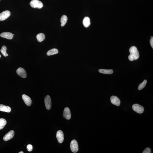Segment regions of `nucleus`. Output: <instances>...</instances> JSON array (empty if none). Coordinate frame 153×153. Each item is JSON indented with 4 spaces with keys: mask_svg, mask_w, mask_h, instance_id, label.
Segmentation results:
<instances>
[{
    "mask_svg": "<svg viewBox=\"0 0 153 153\" xmlns=\"http://www.w3.org/2000/svg\"><path fill=\"white\" fill-rule=\"evenodd\" d=\"M130 54L128 56V59L131 61L137 60L139 56V52L137 48L135 46L131 47L129 49Z\"/></svg>",
    "mask_w": 153,
    "mask_h": 153,
    "instance_id": "1",
    "label": "nucleus"
},
{
    "mask_svg": "<svg viewBox=\"0 0 153 153\" xmlns=\"http://www.w3.org/2000/svg\"><path fill=\"white\" fill-rule=\"evenodd\" d=\"M30 5L32 7L38 9H41L43 6V3L38 0H32L30 1Z\"/></svg>",
    "mask_w": 153,
    "mask_h": 153,
    "instance_id": "2",
    "label": "nucleus"
},
{
    "mask_svg": "<svg viewBox=\"0 0 153 153\" xmlns=\"http://www.w3.org/2000/svg\"><path fill=\"white\" fill-rule=\"evenodd\" d=\"M71 150L74 153H76L79 150L78 145L76 140L74 139L71 141L70 144Z\"/></svg>",
    "mask_w": 153,
    "mask_h": 153,
    "instance_id": "3",
    "label": "nucleus"
},
{
    "mask_svg": "<svg viewBox=\"0 0 153 153\" xmlns=\"http://www.w3.org/2000/svg\"><path fill=\"white\" fill-rule=\"evenodd\" d=\"M132 108L134 111L138 113H142L144 111V107L139 104H134L133 105Z\"/></svg>",
    "mask_w": 153,
    "mask_h": 153,
    "instance_id": "4",
    "label": "nucleus"
},
{
    "mask_svg": "<svg viewBox=\"0 0 153 153\" xmlns=\"http://www.w3.org/2000/svg\"><path fill=\"white\" fill-rule=\"evenodd\" d=\"M11 15V12L9 11H3L0 14V21H2L6 20Z\"/></svg>",
    "mask_w": 153,
    "mask_h": 153,
    "instance_id": "5",
    "label": "nucleus"
},
{
    "mask_svg": "<svg viewBox=\"0 0 153 153\" xmlns=\"http://www.w3.org/2000/svg\"><path fill=\"white\" fill-rule=\"evenodd\" d=\"M45 103L47 110H49L51 107V101L49 96L47 95L45 98Z\"/></svg>",
    "mask_w": 153,
    "mask_h": 153,
    "instance_id": "6",
    "label": "nucleus"
},
{
    "mask_svg": "<svg viewBox=\"0 0 153 153\" xmlns=\"http://www.w3.org/2000/svg\"><path fill=\"white\" fill-rule=\"evenodd\" d=\"M56 137L58 143L61 144L63 142L64 140V135L62 131L61 130L58 131L56 133Z\"/></svg>",
    "mask_w": 153,
    "mask_h": 153,
    "instance_id": "7",
    "label": "nucleus"
},
{
    "mask_svg": "<svg viewBox=\"0 0 153 153\" xmlns=\"http://www.w3.org/2000/svg\"><path fill=\"white\" fill-rule=\"evenodd\" d=\"M14 132L13 130L9 131L6 133L3 137V139L5 141H7L12 139L14 136Z\"/></svg>",
    "mask_w": 153,
    "mask_h": 153,
    "instance_id": "8",
    "label": "nucleus"
},
{
    "mask_svg": "<svg viewBox=\"0 0 153 153\" xmlns=\"http://www.w3.org/2000/svg\"><path fill=\"white\" fill-rule=\"evenodd\" d=\"M63 117L67 120H69L71 118V113L70 109L68 107L64 109L63 114Z\"/></svg>",
    "mask_w": 153,
    "mask_h": 153,
    "instance_id": "9",
    "label": "nucleus"
},
{
    "mask_svg": "<svg viewBox=\"0 0 153 153\" xmlns=\"http://www.w3.org/2000/svg\"><path fill=\"white\" fill-rule=\"evenodd\" d=\"M111 103L115 105L119 106L120 104V99L118 97L115 96H112L111 97Z\"/></svg>",
    "mask_w": 153,
    "mask_h": 153,
    "instance_id": "10",
    "label": "nucleus"
},
{
    "mask_svg": "<svg viewBox=\"0 0 153 153\" xmlns=\"http://www.w3.org/2000/svg\"><path fill=\"white\" fill-rule=\"evenodd\" d=\"M17 74L21 77L23 78L27 77V73L25 70L23 68H19L17 70Z\"/></svg>",
    "mask_w": 153,
    "mask_h": 153,
    "instance_id": "11",
    "label": "nucleus"
},
{
    "mask_svg": "<svg viewBox=\"0 0 153 153\" xmlns=\"http://www.w3.org/2000/svg\"><path fill=\"white\" fill-rule=\"evenodd\" d=\"M22 98L26 105L28 106H30L31 105L32 101L30 97L25 94H23Z\"/></svg>",
    "mask_w": 153,
    "mask_h": 153,
    "instance_id": "12",
    "label": "nucleus"
},
{
    "mask_svg": "<svg viewBox=\"0 0 153 153\" xmlns=\"http://www.w3.org/2000/svg\"><path fill=\"white\" fill-rule=\"evenodd\" d=\"M0 36L1 37L6 38L9 40H11L14 37L12 33L9 32H4L1 33Z\"/></svg>",
    "mask_w": 153,
    "mask_h": 153,
    "instance_id": "13",
    "label": "nucleus"
},
{
    "mask_svg": "<svg viewBox=\"0 0 153 153\" xmlns=\"http://www.w3.org/2000/svg\"><path fill=\"white\" fill-rule=\"evenodd\" d=\"M11 111L10 107L3 104H0V111L9 113Z\"/></svg>",
    "mask_w": 153,
    "mask_h": 153,
    "instance_id": "14",
    "label": "nucleus"
},
{
    "mask_svg": "<svg viewBox=\"0 0 153 153\" xmlns=\"http://www.w3.org/2000/svg\"><path fill=\"white\" fill-rule=\"evenodd\" d=\"M84 26L86 28L88 27L90 24V18L89 17H86L84 18L83 21Z\"/></svg>",
    "mask_w": 153,
    "mask_h": 153,
    "instance_id": "15",
    "label": "nucleus"
},
{
    "mask_svg": "<svg viewBox=\"0 0 153 153\" xmlns=\"http://www.w3.org/2000/svg\"><path fill=\"white\" fill-rule=\"evenodd\" d=\"M99 72L102 74H111L113 73V71L112 70L100 69L99 70Z\"/></svg>",
    "mask_w": 153,
    "mask_h": 153,
    "instance_id": "16",
    "label": "nucleus"
},
{
    "mask_svg": "<svg viewBox=\"0 0 153 153\" xmlns=\"http://www.w3.org/2000/svg\"><path fill=\"white\" fill-rule=\"evenodd\" d=\"M58 52V51L56 49H50L48 52L47 55L48 56H49L50 55L57 54Z\"/></svg>",
    "mask_w": 153,
    "mask_h": 153,
    "instance_id": "17",
    "label": "nucleus"
},
{
    "mask_svg": "<svg viewBox=\"0 0 153 153\" xmlns=\"http://www.w3.org/2000/svg\"><path fill=\"white\" fill-rule=\"evenodd\" d=\"M36 38L38 42H41L45 40V35L44 34L42 33L39 34L36 36Z\"/></svg>",
    "mask_w": 153,
    "mask_h": 153,
    "instance_id": "18",
    "label": "nucleus"
},
{
    "mask_svg": "<svg viewBox=\"0 0 153 153\" xmlns=\"http://www.w3.org/2000/svg\"><path fill=\"white\" fill-rule=\"evenodd\" d=\"M67 20L68 18L66 15H63L62 16L61 19V26L62 27L64 26L65 25L67 22Z\"/></svg>",
    "mask_w": 153,
    "mask_h": 153,
    "instance_id": "19",
    "label": "nucleus"
},
{
    "mask_svg": "<svg viewBox=\"0 0 153 153\" xmlns=\"http://www.w3.org/2000/svg\"><path fill=\"white\" fill-rule=\"evenodd\" d=\"M6 123L7 121L5 119L3 118H0V130L4 128Z\"/></svg>",
    "mask_w": 153,
    "mask_h": 153,
    "instance_id": "20",
    "label": "nucleus"
},
{
    "mask_svg": "<svg viewBox=\"0 0 153 153\" xmlns=\"http://www.w3.org/2000/svg\"><path fill=\"white\" fill-rule=\"evenodd\" d=\"M6 50H7V48L5 46H3L0 50L1 52L5 57L7 56L8 55L6 53Z\"/></svg>",
    "mask_w": 153,
    "mask_h": 153,
    "instance_id": "21",
    "label": "nucleus"
},
{
    "mask_svg": "<svg viewBox=\"0 0 153 153\" xmlns=\"http://www.w3.org/2000/svg\"><path fill=\"white\" fill-rule=\"evenodd\" d=\"M147 83V81L146 80L143 81V82L140 84L139 86H138V90H142L145 87L146 84Z\"/></svg>",
    "mask_w": 153,
    "mask_h": 153,
    "instance_id": "22",
    "label": "nucleus"
},
{
    "mask_svg": "<svg viewBox=\"0 0 153 153\" xmlns=\"http://www.w3.org/2000/svg\"><path fill=\"white\" fill-rule=\"evenodd\" d=\"M27 150L29 151V152H31V151H32V150H33V146H32V145L31 144L28 145L27 146Z\"/></svg>",
    "mask_w": 153,
    "mask_h": 153,
    "instance_id": "23",
    "label": "nucleus"
},
{
    "mask_svg": "<svg viewBox=\"0 0 153 153\" xmlns=\"http://www.w3.org/2000/svg\"><path fill=\"white\" fill-rule=\"evenodd\" d=\"M151 153V149L149 147L146 148L142 152L143 153Z\"/></svg>",
    "mask_w": 153,
    "mask_h": 153,
    "instance_id": "24",
    "label": "nucleus"
},
{
    "mask_svg": "<svg viewBox=\"0 0 153 153\" xmlns=\"http://www.w3.org/2000/svg\"><path fill=\"white\" fill-rule=\"evenodd\" d=\"M150 44L151 47L152 48H153V37H151V38L150 40Z\"/></svg>",
    "mask_w": 153,
    "mask_h": 153,
    "instance_id": "25",
    "label": "nucleus"
},
{
    "mask_svg": "<svg viewBox=\"0 0 153 153\" xmlns=\"http://www.w3.org/2000/svg\"><path fill=\"white\" fill-rule=\"evenodd\" d=\"M19 153H24V152L23 151H21V152H19Z\"/></svg>",
    "mask_w": 153,
    "mask_h": 153,
    "instance_id": "26",
    "label": "nucleus"
},
{
    "mask_svg": "<svg viewBox=\"0 0 153 153\" xmlns=\"http://www.w3.org/2000/svg\"><path fill=\"white\" fill-rule=\"evenodd\" d=\"M1 57V55L0 54V58Z\"/></svg>",
    "mask_w": 153,
    "mask_h": 153,
    "instance_id": "27",
    "label": "nucleus"
},
{
    "mask_svg": "<svg viewBox=\"0 0 153 153\" xmlns=\"http://www.w3.org/2000/svg\"></svg>",
    "mask_w": 153,
    "mask_h": 153,
    "instance_id": "28",
    "label": "nucleus"
}]
</instances>
